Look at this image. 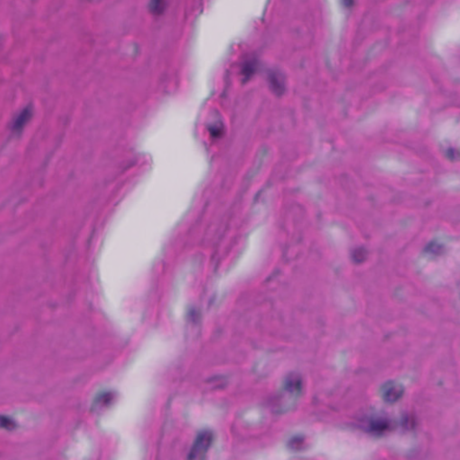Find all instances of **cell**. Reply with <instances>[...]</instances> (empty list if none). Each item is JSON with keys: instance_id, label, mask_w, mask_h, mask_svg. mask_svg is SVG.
Instances as JSON below:
<instances>
[{"instance_id": "52a82bcc", "label": "cell", "mask_w": 460, "mask_h": 460, "mask_svg": "<svg viewBox=\"0 0 460 460\" xmlns=\"http://www.w3.org/2000/svg\"><path fill=\"white\" fill-rule=\"evenodd\" d=\"M16 422L14 419L6 415H0V430H11L16 428Z\"/></svg>"}, {"instance_id": "ba28073f", "label": "cell", "mask_w": 460, "mask_h": 460, "mask_svg": "<svg viewBox=\"0 0 460 460\" xmlns=\"http://www.w3.org/2000/svg\"><path fill=\"white\" fill-rule=\"evenodd\" d=\"M288 445L289 449H292L294 451L301 450L305 446V439L302 436H295L289 440Z\"/></svg>"}, {"instance_id": "5b68a950", "label": "cell", "mask_w": 460, "mask_h": 460, "mask_svg": "<svg viewBox=\"0 0 460 460\" xmlns=\"http://www.w3.org/2000/svg\"><path fill=\"white\" fill-rule=\"evenodd\" d=\"M389 427H390V422L386 418L380 417V418L373 419L372 422H370V429L374 434H384L389 430Z\"/></svg>"}, {"instance_id": "277c9868", "label": "cell", "mask_w": 460, "mask_h": 460, "mask_svg": "<svg viewBox=\"0 0 460 460\" xmlns=\"http://www.w3.org/2000/svg\"><path fill=\"white\" fill-rule=\"evenodd\" d=\"M283 388L289 394L300 393L302 388V380H301V376H299L297 374H290L289 376H287V378L284 381Z\"/></svg>"}, {"instance_id": "6da1fadb", "label": "cell", "mask_w": 460, "mask_h": 460, "mask_svg": "<svg viewBox=\"0 0 460 460\" xmlns=\"http://www.w3.org/2000/svg\"><path fill=\"white\" fill-rule=\"evenodd\" d=\"M213 441L214 434L212 430L208 429L201 430L192 445L188 454V460H205L209 449L212 446Z\"/></svg>"}, {"instance_id": "3957f363", "label": "cell", "mask_w": 460, "mask_h": 460, "mask_svg": "<svg viewBox=\"0 0 460 460\" xmlns=\"http://www.w3.org/2000/svg\"><path fill=\"white\" fill-rule=\"evenodd\" d=\"M32 115H33V113H32L31 107H25L24 109L21 111V113L17 115L15 122L13 123V127H12L13 131H15V132L21 131L30 121Z\"/></svg>"}, {"instance_id": "8992f818", "label": "cell", "mask_w": 460, "mask_h": 460, "mask_svg": "<svg viewBox=\"0 0 460 460\" xmlns=\"http://www.w3.org/2000/svg\"><path fill=\"white\" fill-rule=\"evenodd\" d=\"M114 394L110 392V393H103L102 395H100L95 400V402H94V405H95V408L97 409H99V408H105V407H109L112 404V403L114 401Z\"/></svg>"}, {"instance_id": "7a4b0ae2", "label": "cell", "mask_w": 460, "mask_h": 460, "mask_svg": "<svg viewBox=\"0 0 460 460\" xmlns=\"http://www.w3.org/2000/svg\"><path fill=\"white\" fill-rule=\"evenodd\" d=\"M381 394L386 403H395L402 398L403 387L395 381H388L382 386Z\"/></svg>"}]
</instances>
